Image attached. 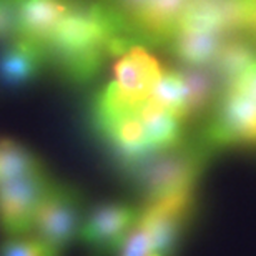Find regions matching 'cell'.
<instances>
[{
	"label": "cell",
	"instance_id": "1",
	"mask_svg": "<svg viewBox=\"0 0 256 256\" xmlns=\"http://www.w3.org/2000/svg\"><path fill=\"white\" fill-rule=\"evenodd\" d=\"M88 125L120 173L188 138V125L176 114L153 96L126 100L110 82L92 96Z\"/></svg>",
	"mask_w": 256,
	"mask_h": 256
},
{
	"label": "cell",
	"instance_id": "13",
	"mask_svg": "<svg viewBox=\"0 0 256 256\" xmlns=\"http://www.w3.org/2000/svg\"><path fill=\"white\" fill-rule=\"evenodd\" d=\"M116 256H156L150 244V240L146 236V232L138 222Z\"/></svg>",
	"mask_w": 256,
	"mask_h": 256
},
{
	"label": "cell",
	"instance_id": "5",
	"mask_svg": "<svg viewBox=\"0 0 256 256\" xmlns=\"http://www.w3.org/2000/svg\"><path fill=\"white\" fill-rule=\"evenodd\" d=\"M84 216V196L78 188L54 180L40 202L32 232L62 254L75 240H78Z\"/></svg>",
	"mask_w": 256,
	"mask_h": 256
},
{
	"label": "cell",
	"instance_id": "11",
	"mask_svg": "<svg viewBox=\"0 0 256 256\" xmlns=\"http://www.w3.org/2000/svg\"><path fill=\"white\" fill-rule=\"evenodd\" d=\"M45 168L42 160L22 143L0 138V185Z\"/></svg>",
	"mask_w": 256,
	"mask_h": 256
},
{
	"label": "cell",
	"instance_id": "4",
	"mask_svg": "<svg viewBox=\"0 0 256 256\" xmlns=\"http://www.w3.org/2000/svg\"><path fill=\"white\" fill-rule=\"evenodd\" d=\"M212 158L213 153L193 135L180 145L128 168L122 175L143 202H148L172 193L198 190Z\"/></svg>",
	"mask_w": 256,
	"mask_h": 256
},
{
	"label": "cell",
	"instance_id": "16",
	"mask_svg": "<svg viewBox=\"0 0 256 256\" xmlns=\"http://www.w3.org/2000/svg\"><path fill=\"white\" fill-rule=\"evenodd\" d=\"M253 40L256 42V25H254V30H253Z\"/></svg>",
	"mask_w": 256,
	"mask_h": 256
},
{
	"label": "cell",
	"instance_id": "9",
	"mask_svg": "<svg viewBox=\"0 0 256 256\" xmlns=\"http://www.w3.org/2000/svg\"><path fill=\"white\" fill-rule=\"evenodd\" d=\"M48 70L47 54L38 42L24 35H15L0 45V86L5 90H22Z\"/></svg>",
	"mask_w": 256,
	"mask_h": 256
},
{
	"label": "cell",
	"instance_id": "8",
	"mask_svg": "<svg viewBox=\"0 0 256 256\" xmlns=\"http://www.w3.org/2000/svg\"><path fill=\"white\" fill-rule=\"evenodd\" d=\"M165 68L150 48L133 45L116 57L114 76L108 80L122 96L130 102H145L162 78Z\"/></svg>",
	"mask_w": 256,
	"mask_h": 256
},
{
	"label": "cell",
	"instance_id": "2",
	"mask_svg": "<svg viewBox=\"0 0 256 256\" xmlns=\"http://www.w3.org/2000/svg\"><path fill=\"white\" fill-rule=\"evenodd\" d=\"M130 47L124 25L100 0H68L44 44L48 70L72 86L94 82L110 58Z\"/></svg>",
	"mask_w": 256,
	"mask_h": 256
},
{
	"label": "cell",
	"instance_id": "14",
	"mask_svg": "<svg viewBox=\"0 0 256 256\" xmlns=\"http://www.w3.org/2000/svg\"><path fill=\"white\" fill-rule=\"evenodd\" d=\"M18 34L17 4L15 0H0V45Z\"/></svg>",
	"mask_w": 256,
	"mask_h": 256
},
{
	"label": "cell",
	"instance_id": "15",
	"mask_svg": "<svg viewBox=\"0 0 256 256\" xmlns=\"http://www.w3.org/2000/svg\"><path fill=\"white\" fill-rule=\"evenodd\" d=\"M100 2L120 20V24L124 25V30H125V25L128 20H130L133 15L148 2V0H100Z\"/></svg>",
	"mask_w": 256,
	"mask_h": 256
},
{
	"label": "cell",
	"instance_id": "12",
	"mask_svg": "<svg viewBox=\"0 0 256 256\" xmlns=\"http://www.w3.org/2000/svg\"><path fill=\"white\" fill-rule=\"evenodd\" d=\"M0 256H62L42 240L34 236H7L0 243Z\"/></svg>",
	"mask_w": 256,
	"mask_h": 256
},
{
	"label": "cell",
	"instance_id": "6",
	"mask_svg": "<svg viewBox=\"0 0 256 256\" xmlns=\"http://www.w3.org/2000/svg\"><path fill=\"white\" fill-rule=\"evenodd\" d=\"M140 218V206L102 202L85 212L78 240L90 256H116Z\"/></svg>",
	"mask_w": 256,
	"mask_h": 256
},
{
	"label": "cell",
	"instance_id": "7",
	"mask_svg": "<svg viewBox=\"0 0 256 256\" xmlns=\"http://www.w3.org/2000/svg\"><path fill=\"white\" fill-rule=\"evenodd\" d=\"M54 178L47 168L0 185V232L5 236H24L34 230L44 194Z\"/></svg>",
	"mask_w": 256,
	"mask_h": 256
},
{
	"label": "cell",
	"instance_id": "3",
	"mask_svg": "<svg viewBox=\"0 0 256 256\" xmlns=\"http://www.w3.org/2000/svg\"><path fill=\"white\" fill-rule=\"evenodd\" d=\"M210 152L256 150V57L222 86L194 135Z\"/></svg>",
	"mask_w": 256,
	"mask_h": 256
},
{
	"label": "cell",
	"instance_id": "10",
	"mask_svg": "<svg viewBox=\"0 0 256 256\" xmlns=\"http://www.w3.org/2000/svg\"><path fill=\"white\" fill-rule=\"evenodd\" d=\"M18 34L44 47L55 25L68 7V0H15Z\"/></svg>",
	"mask_w": 256,
	"mask_h": 256
}]
</instances>
